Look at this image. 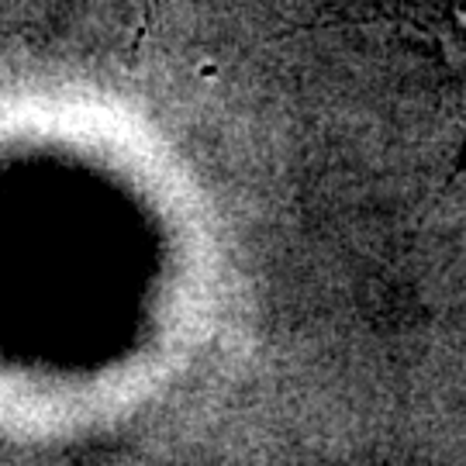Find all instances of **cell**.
I'll use <instances>...</instances> for the list:
<instances>
[{"label":"cell","mask_w":466,"mask_h":466,"mask_svg":"<svg viewBox=\"0 0 466 466\" xmlns=\"http://www.w3.org/2000/svg\"><path fill=\"white\" fill-rule=\"evenodd\" d=\"M456 25L463 28V35H460V46H463V66H466V15H456Z\"/></svg>","instance_id":"obj_1"}]
</instances>
